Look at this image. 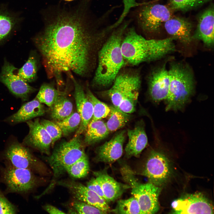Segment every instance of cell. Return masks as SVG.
<instances>
[{
	"instance_id": "6da1fadb",
	"label": "cell",
	"mask_w": 214,
	"mask_h": 214,
	"mask_svg": "<svg viewBox=\"0 0 214 214\" xmlns=\"http://www.w3.org/2000/svg\"><path fill=\"white\" fill-rule=\"evenodd\" d=\"M113 29L104 15L94 21L77 12L57 15L34 40L48 76L55 77L60 85L63 73L85 75L91 69L96 45Z\"/></svg>"
},
{
	"instance_id": "7a4b0ae2",
	"label": "cell",
	"mask_w": 214,
	"mask_h": 214,
	"mask_svg": "<svg viewBox=\"0 0 214 214\" xmlns=\"http://www.w3.org/2000/svg\"><path fill=\"white\" fill-rule=\"evenodd\" d=\"M132 21V19L125 20L112 31L100 48L93 80L94 86L101 88L110 87L126 64L121 44L125 33Z\"/></svg>"
},
{
	"instance_id": "3957f363",
	"label": "cell",
	"mask_w": 214,
	"mask_h": 214,
	"mask_svg": "<svg viewBox=\"0 0 214 214\" xmlns=\"http://www.w3.org/2000/svg\"><path fill=\"white\" fill-rule=\"evenodd\" d=\"M173 37L163 39H148L137 33L134 27L126 30L121 49L126 63L136 66L157 60L175 50Z\"/></svg>"
},
{
	"instance_id": "277c9868",
	"label": "cell",
	"mask_w": 214,
	"mask_h": 214,
	"mask_svg": "<svg viewBox=\"0 0 214 214\" xmlns=\"http://www.w3.org/2000/svg\"><path fill=\"white\" fill-rule=\"evenodd\" d=\"M169 86L165 100L166 110L182 109L193 95L195 89L193 75L190 67L182 63L173 62L168 70Z\"/></svg>"
},
{
	"instance_id": "5b68a950",
	"label": "cell",
	"mask_w": 214,
	"mask_h": 214,
	"mask_svg": "<svg viewBox=\"0 0 214 214\" xmlns=\"http://www.w3.org/2000/svg\"><path fill=\"white\" fill-rule=\"evenodd\" d=\"M86 155L80 135L75 136L68 141L60 142L46 158L52 169L53 176L49 185L40 195L42 196L50 192L58 179L66 172L67 168Z\"/></svg>"
},
{
	"instance_id": "8992f818",
	"label": "cell",
	"mask_w": 214,
	"mask_h": 214,
	"mask_svg": "<svg viewBox=\"0 0 214 214\" xmlns=\"http://www.w3.org/2000/svg\"><path fill=\"white\" fill-rule=\"evenodd\" d=\"M120 172L124 180L131 188L132 194L138 202L141 214L156 213L159 209L158 199L160 188L149 182H140L136 178L135 173L126 164L122 166Z\"/></svg>"
},
{
	"instance_id": "52a82bcc",
	"label": "cell",
	"mask_w": 214,
	"mask_h": 214,
	"mask_svg": "<svg viewBox=\"0 0 214 214\" xmlns=\"http://www.w3.org/2000/svg\"><path fill=\"white\" fill-rule=\"evenodd\" d=\"M5 162L4 166H0V182L6 186V193L26 195L40 185L43 181L31 170L17 168Z\"/></svg>"
},
{
	"instance_id": "ba28073f",
	"label": "cell",
	"mask_w": 214,
	"mask_h": 214,
	"mask_svg": "<svg viewBox=\"0 0 214 214\" xmlns=\"http://www.w3.org/2000/svg\"><path fill=\"white\" fill-rule=\"evenodd\" d=\"M134 12V18L139 29L144 34L157 32L163 23L172 17L171 10L165 5L141 3Z\"/></svg>"
},
{
	"instance_id": "9c48e42d",
	"label": "cell",
	"mask_w": 214,
	"mask_h": 214,
	"mask_svg": "<svg viewBox=\"0 0 214 214\" xmlns=\"http://www.w3.org/2000/svg\"><path fill=\"white\" fill-rule=\"evenodd\" d=\"M3 157L15 167L28 169L40 175L45 174V166L29 149L17 141L10 143L4 151Z\"/></svg>"
},
{
	"instance_id": "30bf717a",
	"label": "cell",
	"mask_w": 214,
	"mask_h": 214,
	"mask_svg": "<svg viewBox=\"0 0 214 214\" xmlns=\"http://www.w3.org/2000/svg\"><path fill=\"white\" fill-rule=\"evenodd\" d=\"M122 69L110 88L105 92L113 106L117 108L124 98L134 92H139L141 84V76L138 72Z\"/></svg>"
},
{
	"instance_id": "8fae6325",
	"label": "cell",
	"mask_w": 214,
	"mask_h": 214,
	"mask_svg": "<svg viewBox=\"0 0 214 214\" xmlns=\"http://www.w3.org/2000/svg\"><path fill=\"white\" fill-rule=\"evenodd\" d=\"M169 162L163 153L152 150L143 168L141 174L147 177L149 182L158 186L165 182L171 174Z\"/></svg>"
},
{
	"instance_id": "7c38bea8",
	"label": "cell",
	"mask_w": 214,
	"mask_h": 214,
	"mask_svg": "<svg viewBox=\"0 0 214 214\" xmlns=\"http://www.w3.org/2000/svg\"><path fill=\"white\" fill-rule=\"evenodd\" d=\"M173 214H213L210 201L200 192L187 194L174 200L171 204Z\"/></svg>"
},
{
	"instance_id": "4fadbf2b",
	"label": "cell",
	"mask_w": 214,
	"mask_h": 214,
	"mask_svg": "<svg viewBox=\"0 0 214 214\" xmlns=\"http://www.w3.org/2000/svg\"><path fill=\"white\" fill-rule=\"evenodd\" d=\"M56 184L66 188L74 199L84 202L107 213L111 212L108 202L86 185L70 179L57 181Z\"/></svg>"
},
{
	"instance_id": "5bb4252c",
	"label": "cell",
	"mask_w": 214,
	"mask_h": 214,
	"mask_svg": "<svg viewBox=\"0 0 214 214\" xmlns=\"http://www.w3.org/2000/svg\"><path fill=\"white\" fill-rule=\"evenodd\" d=\"M17 69L5 60L0 73V82L14 95L26 101L29 95L34 92L35 89L15 73V71Z\"/></svg>"
},
{
	"instance_id": "9a60e30c",
	"label": "cell",
	"mask_w": 214,
	"mask_h": 214,
	"mask_svg": "<svg viewBox=\"0 0 214 214\" xmlns=\"http://www.w3.org/2000/svg\"><path fill=\"white\" fill-rule=\"evenodd\" d=\"M26 122L29 128L28 134L22 143L25 146L36 149L40 152L49 155L52 147L51 139L39 118Z\"/></svg>"
},
{
	"instance_id": "2e32d148",
	"label": "cell",
	"mask_w": 214,
	"mask_h": 214,
	"mask_svg": "<svg viewBox=\"0 0 214 214\" xmlns=\"http://www.w3.org/2000/svg\"><path fill=\"white\" fill-rule=\"evenodd\" d=\"M148 93L154 102L158 103L166 99L169 92V78L168 70L163 64L153 70L149 76Z\"/></svg>"
},
{
	"instance_id": "e0dca14e",
	"label": "cell",
	"mask_w": 214,
	"mask_h": 214,
	"mask_svg": "<svg viewBox=\"0 0 214 214\" xmlns=\"http://www.w3.org/2000/svg\"><path fill=\"white\" fill-rule=\"evenodd\" d=\"M125 131H119L109 141L98 147L94 160L97 162L111 164L119 159L123 153Z\"/></svg>"
},
{
	"instance_id": "ac0fdd59",
	"label": "cell",
	"mask_w": 214,
	"mask_h": 214,
	"mask_svg": "<svg viewBox=\"0 0 214 214\" xmlns=\"http://www.w3.org/2000/svg\"><path fill=\"white\" fill-rule=\"evenodd\" d=\"M74 86V96L77 110L81 119L80 126L75 136L81 135L85 132L88 125L91 120L93 115V107L81 85L70 74Z\"/></svg>"
},
{
	"instance_id": "d6986e66",
	"label": "cell",
	"mask_w": 214,
	"mask_h": 214,
	"mask_svg": "<svg viewBox=\"0 0 214 214\" xmlns=\"http://www.w3.org/2000/svg\"><path fill=\"white\" fill-rule=\"evenodd\" d=\"M214 10L213 6L205 10L199 17L196 30L193 39L202 42L207 48L214 45Z\"/></svg>"
},
{
	"instance_id": "ffe728a7",
	"label": "cell",
	"mask_w": 214,
	"mask_h": 214,
	"mask_svg": "<svg viewBox=\"0 0 214 214\" xmlns=\"http://www.w3.org/2000/svg\"><path fill=\"white\" fill-rule=\"evenodd\" d=\"M93 174L101 186L107 202L117 199L127 190L130 188L127 184L116 181L105 169L94 172Z\"/></svg>"
},
{
	"instance_id": "44dd1931",
	"label": "cell",
	"mask_w": 214,
	"mask_h": 214,
	"mask_svg": "<svg viewBox=\"0 0 214 214\" xmlns=\"http://www.w3.org/2000/svg\"><path fill=\"white\" fill-rule=\"evenodd\" d=\"M128 140L125 148L126 158L138 157L148 143V138L143 124H138L128 129Z\"/></svg>"
},
{
	"instance_id": "7402d4cb",
	"label": "cell",
	"mask_w": 214,
	"mask_h": 214,
	"mask_svg": "<svg viewBox=\"0 0 214 214\" xmlns=\"http://www.w3.org/2000/svg\"><path fill=\"white\" fill-rule=\"evenodd\" d=\"M164 24L166 31L175 40L184 44H189L191 41L192 25L187 20L172 17Z\"/></svg>"
},
{
	"instance_id": "603a6c76",
	"label": "cell",
	"mask_w": 214,
	"mask_h": 214,
	"mask_svg": "<svg viewBox=\"0 0 214 214\" xmlns=\"http://www.w3.org/2000/svg\"><path fill=\"white\" fill-rule=\"evenodd\" d=\"M45 113L44 105L35 98L23 104L16 113L7 118L5 121L12 124H17L43 116Z\"/></svg>"
},
{
	"instance_id": "cb8c5ba5",
	"label": "cell",
	"mask_w": 214,
	"mask_h": 214,
	"mask_svg": "<svg viewBox=\"0 0 214 214\" xmlns=\"http://www.w3.org/2000/svg\"><path fill=\"white\" fill-rule=\"evenodd\" d=\"M21 21L20 17L17 13L5 7H0V45L16 30Z\"/></svg>"
},
{
	"instance_id": "d4e9b609",
	"label": "cell",
	"mask_w": 214,
	"mask_h": 214,
	"mask_svg": "<svg viewBox=\"0 0 214 214\" xmlns=\"http://www.w3.org/2000/svg\"><path fill=\"white\" fill-rule=\"evenodd\" d=\"M85 132L84 142L87 145L97 143L106 138L110 133L106 123L101 119L91 120Z\"/></svg>"
},
{
	"instance_id": "484cf974",
	"label": "cell",
	"mask_w": 214,
	"mask_h": 214,
	"mask_svg": "<svg viewBox=\"0 0 214 214\" xmlns=\"http://www.w3.org/2000/svg\"><path fill=\"white\" fill-rule=\"evenodd\" d=\"M51 109V117L55 122L64 119L73 112V103L65 93L59 97Z\"/></svg>"
},
{
	"instance_id": "4316f807",
	"label": "cell",
	"mask_w": 214,
	"mask_h": 214,
	"mask_svg": "<svg viewBox=\"0 0 214 214\" xmlns=\"http://www.w3.org/2000/svg\"><path fill=\"white\" fill-rule=\"evenodd\" d=\"M110 117L106 123L109 132H114L123 127L129 121L131 116L114 106H110Z\"/></svg>"
},
{
	"instance_id": "83f0119b",
	"label": "cell",
	"mask_w": 214,
	"mask_h": 214,
	"mask_svg": "<svg viewBox=\"0 0 214 214\" xmlns=\"http://www.w3.org/2000/svg\"><path fill=\"white\" fill-rule=\"evenodd\" d=\"M65 93L49 84H44L40 87L36 98L51 108L59 97Z\"/></svg>"
},
{
	"instance_id": "f1b7e54d",
	"label": "cell",
	"mask_w": 214,
	"mask_h": 214,
	"mask_svg": "<svg viewBox=\"0 0 214 214\" xmlns=\"http://www.w3.org/2000/svg\"><path fill=\"white\" fill-rule=\"evenodd\" d=\"M86 94L93 106V115L91 120H101L109 114L110 106L98 99L88 88Z\"/></svg>"
},
{
	"instance_id": "f546056e",
	"label": "cell",
	"mask_w": 214,
	"mask_h": 214,
	"mask_svg": "<svg viewBox=\"0 0 214 214\" xmlns=\"http://www.w3.org/2000/svg\"><path fill=\"white\" fill-rule=\"evenodd\" d=\"M89 169V160L86 155L68 167L66 172L72 178L81 179L88 175Z\"/></svg>"
},
{
	"instance_id": "4dcf8cb0",
	"label": "cell",
	"mask_w": 214,
	"mask_h": 214,
	"mask_svg": "<svg viewBox=\"0 0 214 214\" xmlns=\"http://www.w3.org/2000/svg\"><path fill=\"white\" fill-rule=\"evenodd\" d=\"M37 61L33 55H30L26 62L20 68L17 74L26 82L34 81L37 77Z\"/></svg>"
},
{
	"instance_id": "1f68e13d",
	"label": "cell",
	"mask_w": 214,
	"mask_h": 214,
	"mask_svg": "<svg viewBox=\"0 0 214 214\" xmlns=\"http://www.w3.org/2000/svg\"><path fill=\"white\" fill-rule=\"evenodd\" d=\"M111 212L115 214H140L139 204L134 197L118 200L115 207Z\"/></svg>"
},
{
	"instance_id": "d6a6232c",
	"label": "cell",
	"mask_w": 214,
	"mask_h": 214,
	"mask_svg": "<svg viewBox=\"0 0 214 214\" xmlns=\"http://www.w3.org/2000/svg\"><path fill=\"white\" fill-rule=\"evenodd\" d=\"M81 122V117L78 112H73L70 116L59 121L55 122L59 127L65 136H68L78 128Z\"/></svg>"
},
{
	"instance_id": "836d02e7",
	"label": "cell",
	"mask_w": 214,
	"mask_h": 214,
	"mask_svg": "<svg viewBox=\"0 0 214 214\" xmlns=\"http://www.w3.org/2000/svg\"><path fill=\"white\" fill-rule=\"evenodd\" d=\"M68 213L74 214H107L106 212L84 202L74 199L70 203Z\"/></svg>"
},
{
	"instance_id": "e575fe53",
	"label": "cell",
	"mask_w": 214,
	"mask_h": 214,
	"mask_svg": "<svg viewBox=\"0 0 214 214\" xmlns=\"http://www.w3.org/2000/svg\"><path fill=\"white\" fill-rule=\"evenodd\" d=\"M210 0H169L171 9L186 11L199 7Z\"/></svg>"
},
{
	"instance_id": "d590c367",
	"label": "cell",
	"mask_w": 214,
	"mask_h": 214,
	"mask_svg": "<svg viewBox=\"0 0 214 214\" xmlns=\"http://www.w3.org/2000/svg\"><path fill=\"white\" fill-rule=\"evenodd\" d=\"M139 92L133 93L124 98L119 104L118 108L123 112L130 114L135 111Z\"/></svg>"
},
{
	"instance_id": "8d00e7d4",
	"label": "cell",
	"mask_w": 214,
	"mask_h": 214,
	"mask_svg": "<svg viewBox=\"0 0 214 214\" xmlns=\"http://www.w3.org/2000/svg\"><path fill=\"white\" fill-rule=\"evenodd\" d=\"M40 122L51 139L52 147L55 143L61 138L62 135V132L59 127L55 122L46 119H42L40 121Z\"/></svg>"
},
{
	"instance_id": "74e56055",
	"label": "cell",
	"mask_w": 214,
	"mask_h": 214,
	"mask_svg": "<svg viewBox=\"0 0 214 214\" xmlns=\"http://www.w3.org/2000/svg\"><path fill=\"white\" fill-rule=\"evenodd\" d=\"M18 211L17 207L7 199L0 189V214H16Z\"/></svg>"
},
{
	"instance_id": "f35d334b",
	"label": "cell",
	"mask_w": 214,
	"mask_h": 214,
	"mask_svg": "<svg viewBox=\"0 0 214 214\" xmlns=\"http://www.w3.org/2000/svg\"><path fill=\"white\" fill-rule=\"evenodd\" d=\"M86 186L106 201L101 186L95 177L92 178L87 182Z\"/></svg>"
},
{
	"instance_id": "ab89813d",
	"label": "cell",
	"mask_w": 214,
	"mask_h": 214,
	"mask_svg": "<svg viewBox=\"0 0 214 214\" xmlns=\"http://www.w3.org/2000/svg\"><path fill=\"white\" fill-rule=\"evenodd\" d=\"M46 211L50 214H65V213L51 204H45L43 207Z\"/></svg>"
},
{
	"instance_id": "60d3db41",
	"label": "cell",
	"mask_w": 214,
	"mask_h": 214,
	"mask_svg": "<svg viewBox=\"0 0 214 214\" xmlns=\"http://www.w3.org/2000/svg\"><path fill=\"white\" fill-rule=\"evenodd\" d=\"M65 0L67 1H72L73 0Z\"/></svg>"
}]
</instances>
